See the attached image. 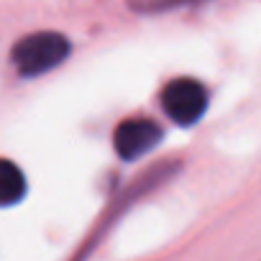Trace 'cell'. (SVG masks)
I'll use <instances>...</instances> for the list:
<instances>
[{
  "label": "cell",
  "mask_w": 261,
  "mask_h": 261,
  "mask_svg": "<svg viewBox=\"0 0 261 261\" xmlns=\"http://www.w3.org/2000/svg\"><path fill=\"white\" fill-rule=\"evenodd\" d=\"M162 108L174 123L192 125L207 110V90L197 80H190V77L172 80L162 90Z\"/></svg>",
  "instance_id": "7a4b0ae2"
},
{
  "label": "cell",
  "mask_w": 261,
  "mask_h": 261,
  "mask_svg": "<svg viewBox=\"0 0 261 261\" xmlns=\"http://www.w3.org/2000/svg\"><path fill=\"white\" fill-rule=\"evenodd\" d=\"M69 51H72V46L64 34L36 31V34L23 36L13 46L11 59H13V67L23 77H36V74H44V72L59 67L69 57Z\"/></svg>",
  "instance_id": "6da1fadb"
},
{
  "label": "cell",
  "mask_w": 261,
  "mask_h": 261,
  "mask_svg": "<svg viewBox=\"0 0 261 261\" xmlns=\"http://www.w3.org/2000/svg\"><path fill=\"white\" fill-rule=\"evenodd\" d=\"M26 195V177L11 159H0V207H11Z\"/></svg>",
  "instance_id": "277c9868"
},
{
  "label": "cell",
  "mask_w": 261,
  "mask_h": 261,
  "mask_svg": "<svg viewBox=\"0 0 261 261\" xmlns=\"http://www.w3.org/2000/svg\"><path fill=\"white\" fill-rule=\"evenodd\" d=\"M202 0H128V6L139 11V13H164L172 8H185V6H195Z\"/></svg>",
  "instance_id": "5b68a950"
},
{
  "label": "cell",
  "mask_w": 261,
  "mask_h": 261,
  "mask_svg": "<svg viewBox=\"0 0 261 261\" xmlns=\"http://www.w3.org/2000/svg\"><path fill=\"white\" fill-rule=\"evenodd\" d=\"M159 141H162V128L151 118H128L113 134L115 154L125 162L146 156Z\"/></svg>",
  "instance_id": "3957f363"
}]
</instances>
